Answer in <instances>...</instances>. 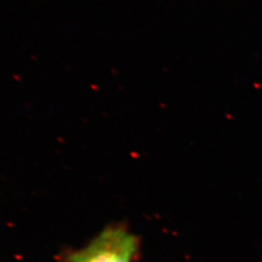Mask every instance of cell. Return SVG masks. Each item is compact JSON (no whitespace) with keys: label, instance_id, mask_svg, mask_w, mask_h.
<instances>
[{"label":"cell","instance_id":"1","mask_svg":"<svg viewBox=\"0 0 262 262\" xmlns=\"http://www.w3.org/2000/svg\"><path fill=\"white\" fill-rule=\"evenodd\" d=\"M139 241L126 227L112 225L105 227L84 248L63 254L64 262H132L138 252Z\"/></svg>","mask_w":262,"mask_h":262}]
</instances>
